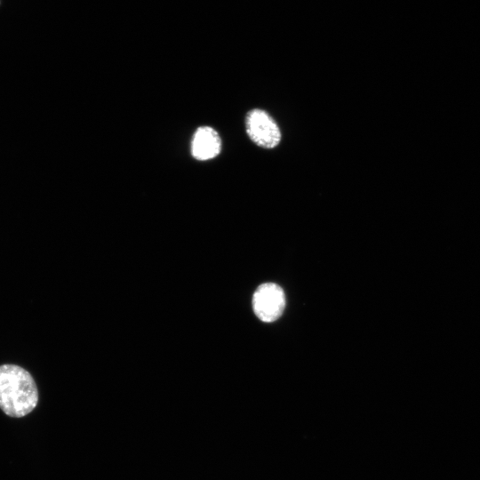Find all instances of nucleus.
Instances as JSON below:
<instances>
[{
  "label": "nucleus",
  "instance_id": "obj_3",
  "mask_svg": "<svg viewBox=\"0 0 480 480\" xmlns=\"http://www.w3.org/2000/svg\"><path fill=\"white\" fill-rule=\"evenodd\" d=\"M285 308L283 289L275 283L260 284L252 296V308L258 318L266 323L276 321Z\"/></svg>",
  "mask_w": 480,
  "mask_h": 480
},
{
  "label": "nucleus",
  "instance_id": "obj_1",
  "mask_svg": "<svg viewBox=\"0 0 480 480\" xmlns=\"http://www.w3.org/2000/svg\"><path fill=\"white\" fill-rule=\"evenodd\" d=\"M38 392L31 374L15 364L0 365V409L8 416L23 417L36 406Z\"/></svg>",
  "mask_w": 480,
  "mask_h": 480
},
{
  "label": "nucleus",
  "instance_id": "obj_2",
  "mask_svg": "<svg viewBox=\"0 0 480 480\" xmlns=\"http://www.w3.org/2000/svg\"><path fill=\"white\" fill-rule=\"evenodd\" d=\"M245 129L249 138L263 148H273L281 140L277 124L263 109L254 108L246 114Z\"/></svg>",
  "mask_w": 480,
  "mask_h": 480
},
{
  "label": "nucleus",
  "instance_id": "obj_4",
  "mask_svg": "<svg viewBox=\"0 0 480 480\" xmlns=\"http://www.w3.org/2000/svg\"><path fill=\"white\" fill-rule=\"evenodd\" d=\"M221 151V139L211 126L198 127L191 140V155L199 161H206L216 157Z\"/></svg>",
  "mask_w": 480,
  "mask_h": 480
}]
</instances>
